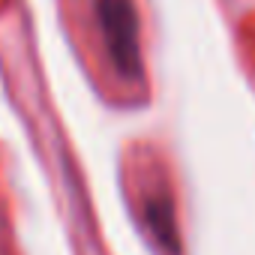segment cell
I'll return each instance as SVG.
<instances>
[{
  "label": "cell",
  "mask_w": 255,
  "mask_h": 255,
  "mask_svg": "<svg viewBox=\"0 0 255 255\" xmlns=\"http://www.w3.org/2000/svg\"><path fill=\"white\" fill-rule=\"evenodd\" d=\"M96 24L111 57V66L126 81H141V42H138V9L132 0H96Z\"/></svg>",
  "instance_id": "6da1fadb"
},
{
  "label": "cell",
  "mask_w": 255,
  "mask_h": 255,
  "mask_svg": "<svg viewBox=\"0 0 255 255\" xmlns=\"http://www.w3.org/2000/svg\"><path fill=\"white\" fill-rule=\"evenodd\" d=\"M144 219L153 231V237L171 252L177 255L180 252V234H177V219H174V204L168 195H153L147 204H144Z\"/></svg>",
  "instance_id": "7a4b0ae2"
}]
</instances>
